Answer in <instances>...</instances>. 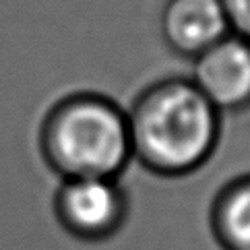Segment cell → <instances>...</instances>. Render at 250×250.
Wrapping results in <instances>:
<instances>
[{"instance_id":"obj_1","label":"cell","mask_w":250,"mask_h":250,"mask_svg":"<svg viewBox=\"0 0 250 250\" xmlns=\"http://www.w3.org/2000/svg\"><path fill=\"white\" fill-rule=\"evenodd\" d=\"M126 116L132 159L155 176H188L217 149L221 114L190 79L169 77L145 87Z\"/></svg>"},{"instance_id":"obj_2","label":"cell","mask_w":250,"mask_h":250,"mask_svg":"<svg viewBox=\"0 0 250 250\" xmlns=\"http://www.w3.org/2000/svg\"><path fill=\"white\" fill-rule=\"evenodd\" d=\"M40 151L60 180L118 178L132 162L126 110L95 91L64 95L43 116Z\"/></svg>"},{"instance_id":"obj_3","label":"cell","mask_w":250,"mask_h":250,"mask_svg":"<svg viewBox=\"0 0 250 250\" xmlns=\"http://www.w3.org/2000/svg\"><path fill=\"white\" fill-rule=\"evenodd\" d=\"M62 229L83 242L114 238L128 217V196L118 178H66L54 194Z\"/></svg>"},{"instance_id":"obj_4","label":"cell","mask_w":250,"mask_h":250,"mask_svg":"<svg viewBox=\"0 0 250 250\" xmlns=\"http://www.w3.org/2000/svg\"><path fill=\"white\" fill-rule=\"evenodd\" d=\"M188 79L221 116L250 108V42L226 35L192 60Z\"/></svg>"},{"instance_id":"obj_5","label":"cell","mask_w":250,"mask_h":250,"mask_svg":"<svg viewBox=\"0 0 250 250\" xmlns=\"http://www.w3.org/2000/svg\"><path fill=\"white\" fill-rule=\"evenodd\" d=\"M159 27L166 46L188 60L231 33L223 0H166Z\"/></svg>"},{"instance_id":"obj_6","label":"cell","mask_w":250,"mask_h":250,"mask_svg":"<svg viewBox=\"0 0 250 250\" xmlns=\"http://www.w3.org/2000/svg\"><path fill=\"white\" fill-rule=\"evenodd\" d=\"M209 228L221 250H250V174L226 182L213 196Z\"/></svg>"},{"instance_id":"obj_7","label":"cell","mask_w":250,"mask_h":250,"mask_svg":"<svg viewBox=\"0 0 250 250\" xmlns=\"http://www.w3.org/2000/svg\"><path fill=\"white\" fill-rule=\"evenodd\" d=\"M229 31L250 42V0H223Z\"/></svg>"}]
</instances>
